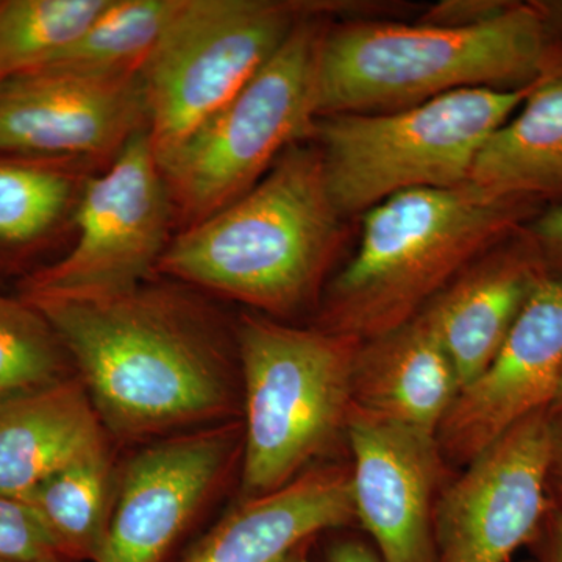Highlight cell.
I'll list each match as a JSON object with an SVG mask.
<instances>
[{"mask_svg": "<svg viewBox=\"0 0 562 562\" xmlns=\"http://www.w3.org/2000/svg\"><path fill=\"white\" fill-rule=\"evenodd\" d=\"M24 299L60 336L103 427L114 435L147 438L232 412L224 351L183 295L140 284L113 297Z\"/></svg>", "mask_w": 562, "mask_h": 562, "instance_id": "1", "label": "cell"}, {"mask_svg": "<svg viewBox=\"0 0 562 562\" xmlns=\"http://www.w3.org/2000/svg\"><path fill=\"white\" fill-rule=\"evenodd\" d=\"M341 217L319 150L295 144L246 194L172 239L157 271L288 316L316 297Z\"/></svg>", "mask_w": 562, "mask_h": 562, "instance_id": "2", "label": "cell"}, {"mask_svg": "<svg viewBox=\"0 0 562 562\" xmlns=\"http://www.w3.org/2000/svg\"><path fill=\"white\" fill-rule=\"evenodd\" d=\"M549 57L539 7L513 3L469 27L344 22L322 38L316 114L386 113L473 88L520 90L546 76Z\"/></svg>", "mask_w": 562, "mask_h": 562, "instance_id": "3", "label": "cell"}, {"mask_svg": "<svg viewBox=\"0 0 562 562\" xmlns=\"http://www.w3.org/2000/svg\"><path fill=\"white\" fill-rule=\"evenodd\" d=\"M528 206L472 183L392 195L366 211L360 246L325 290L317 327L361 342L401 327L501 244Z\"/></svg>", "mask_w": 562, "mask_h": 562, "instance_id": "4", "label": "cell"}, {"mask_svg": "<svg viewBox=\"0 0 562 562\" xmlns=\"http://www.w3.org/2000/svg\"><path fill=\"white\" fill-rule=\"evenodd\" d=\"M360 347V339L324 328L244 314V501L291 483L346 432Z\"/></svg>", "mask_w": 562, "mask_h": 562, "instance_id": "5", "label": "cell"}, {"mask_svg": "<svg viewBox=\"0 0 562 562\" xmlns=\"http://www.w3.org/2000/svg\"><path fill=\"white\" fill-rule=\"evenodd\" d=\"M535 85L454 91L386 113L317 117L312 138L339 213H366L401 192L469 183L483 144Z\"/></svg>", "mask_w": 562, "mask_h": 562, "instance_id": "6", "label": "cell"}, {"mask_svg": "<svg viewBox=\"0 0 562 562\" xmlns=\"http://www.w3.org/2000/svg\"><path fill=\"white\" fill-rule=\"evenodd\" d=\"M327 29L312 13L231 102L158 158L188 227L246 194L316 124L317 60Z\"/></svg>", "mask_w": 562, "mask_h": 562, "instance_id": "7", "label": "cell"}, {"mask_svg": "<svg viewBox=\"0 0 562 562\" xmlns=\"http://www.w3.org/2000/svg\"><path fill=\"white\" fill-rule=\"evenodd\" d=\"M312 11L277 0H179L138 70L157 158L231 102Z\"/></svg>", "mask_w": 562, "mask_h": 562, "instance_id": "8", "label": "cell"}, {"mask_svg": "<svg viewBox=\"0 0 562 562\" xmlns=\"http://www.w3.org/2000/svg\"><path fill=\"white\" fill-rule=\"evenodd\" d=\"M77 238L60 261L22 281V297H113L139 288L168 249L172 199L140 131L77 201Z\"/></svg>", "mask_w": 562, "mask_h": 562, "instance_id": "9", "label": "cell"}, {"mask_svg": "<svg viewBox=\"0 0 562 562\" xmlns=\"http://www.w3.org/2000/svg\"><path fill=\"white\" fill-rule=\"evenodd\" d=\"M552 409L531 414L443 486L435 513L436 562H509L531 546L552 508Z\"/></svg>", "mask_w": 562, "mask_h": 562, "instance_id": "10", "label": "cell"}, {"mask_svg": "<svg viewBox=\"0 0 562 562\" xmlns=\"http://www.w3.org/2000/svg\"><path fill=\"white\" fill-rule=\"evenodd\" d=\"M562 383V277L536 281L491 364L465 384L436 435L447 464L469 462L531 414L552 409Z\"/></svg>", "mask_w": 562, "mask_h": 562, "instance_id": "11", "label": "cell"}, {"mask_svg": "<svg viewBox=\"0 0 562 562\" xmlns=\"http://www.w3.org/2000/svg\"><path fill=\"white\" fill-rule=\"evenodd\" d=\"M346 436L355 520L382 562H436L435 513L447 462L438 442L351 408Z\"/></svg>", "mask_w": 562, "mask_h": 562, "instance_id": "12", "label": "cell"}, {"mask_svg": "<svg viewBox=\"0 0 562 562\" xmlns=\"http://www.w3.org/2000/svg\"><path fill=\"white\" fill-rule=\"evenodd\" d=\"M146 128L138 76L94 80L36 70L0 85V155L114 157Z\"/></svg>", "mask_w": 562, "mask_h": 562, "instance_id": "13", "label": "cell"}, {"mask_svg": "<svg viewBox=\"0 0 562 562\" xmlns=\"http://www.w3.org/2000/svg\"><path fill=\"white\" fill-rule=\"evenodd\" d=\"M235 425L176 436L136 454L122 475L98 562H162L235 460Z\"/></svg>", "mask_w": 562, "mask_h": 562, "instance_id": "14", "label": "cell"}, {"mask_svg": "<svg viewBox=\"0 0 562 562\" xmlns=\"http://www.w3.org/2000/svg\"><path fill=\"white\" fill-rule=\"evenodd\" d=\"M353 522L350 469L321 465L246 498L184 562H283L319 532Z\"/></svg>", "mask_w": 562, "mask_h": 562, "instance_id": "15", "label": "cell"}, {"mask_svg": "<svg viewBox=\"0 0 562 562\" xmlns=\"http://www.w3.org/2000/svg\"><path fill=\"white\" fill-rule=\"evenodd\" d=\"M542 266L532 246L491 249L422 310L453 362L461 390L501 350L536 281L543 276Z\"/></svg>", "mask_w": 562, "mask_h": 562, "instance_id": "16", "label": "cell"}, {"mask_svg": "<svg viewBox=\"0 0 562 562\" xmlns=\"http://www.w3.org/2000/svg\"><path fill=\"white\" fill-rule=\"evenodd\" d=\"M453 362L422 314L361 342L351 408L436 439L460 394Z\"/></svg>", "mask_w": 562, "mask_h": 562, "instance_id": "17", "label": "cell"}, {"mask_svg": "<svg viewBox=\"0 0 562 562\" xmlns=\"http://www.w3.org/2000/svg\"><path fill=\"white\" fill-rule=\"evenodd\" d=\"M103 449L105 427L79 376L0 403V494L24 498Z\"/></svg>", "mask_w": 562, "mask_h": 562, "instance_id": "18", "label": "cell"}, {"mask_svg": "<svg viewBox=\"0 0 562 562\" xmlns=\"http://www.w3.org/2000/svg\"><path fill=\"white\" fill-rule=\"evenodd\" d=\"M469 183L528 201L562 192V70L543 76L476 155Z\"/></svg>", "mask_w": 562, "mask_h": 562, "instance_id": "19", "label": "cell"}, {"mask_svg": "<svg viewBox=\"0 0 562 562\" xmlns=\"http://www.w3.org/2000/svg\"><path fill=\"white\" fill-rule=\"evenodd\" d=\"M116 494L109 450L103 449L54 473L24 501L38 514L63 561L98 562Z\"/></svg>", "mask_w": 562, "mask_h": 562, "instance_id": "20", "label": "cell"}, {"mask_svg": "<svg viewBox=\"0 0 562 562\" xmlns=\"http://www.w3.org/2000/svg\"><path fill=\"white\" fill-rule=\"evenodd\" d=\"M177 5L179 0H110L76 43L31 72L94 80L138 76Z\"/></svg>", "mask_w": 562, "mask_h": 562, "instance_id": "21", "label": "cell"}, {"mask_svg": "<svg viewBox=\"0 0 562 562\" xmlns=\"http://www.w3.org/2000/svg\"><path fill=\"white\" fill-rule=\"evenodd\" d=\"M110 0H0V85L57 57Z\"/></svg>", "mask_w": 562, "mask_h": 562, "instance_id": "22", "label": "cell"}, {"mask_svg": "<svg viewBox=\"0 0 562 562\" xmlns=\"http://www.w3.org/2000/svg\"><path fill=\"white\" fill-rule=\"evenodd\" d=\"M74 191L66 160L0 155V244L25 247L46 238L65 217Z\"/></svg>", "mask_w": 562, "mask_h": 562, "instance_id": "23", "label": "cell"}, {"mask_svg": "<svg viewBox=\"0 0 562 562\" xmlns=\"http://www.w3.org/2000/svg\"><path fill=\"white\" fill-rule=\"evenodd\" d=\"M60 336L24 297L0 294V403L70 379Z\"/></svg>", "mask_w": 562, "mask_h": 562, "instance_id": "24", "label": "cell"}, {"mask_svg": "<svg viewBox=\"0 0 562 562\" xmlns=\"http://www.w3.org/2000/svg\"><path fill=\"white\" fill-rule=\"evenodd\" d=\"M57 560L63 561L31 503L0 494V562Z\"/></svg>", "mask_w": 562, "mask_h": 562, "instance_id": "25", "label": "cell"}, {"mask_svg": "<svg viewBox=\"0 0 562 562\" xmlns=\"http://www.w3.org/2000/svg\"><path fill=\"white\" fill-rule=\"evenodd\" d=\"M512 5L498 0H446L431 7L419 22L438 27H469L495 20Z\"/></svg>", "mask_w": 562, "mask_h": 562, "instance_id": "26", "label": "cell"}, {"mask_svg": "<svg viewBox=\"0 0 562 562\" xmlns=\"http://www.w3.org/2000/svg\"><path fill=\"white\" fill-rule=\"evenodd\" d=\"M531 244L542 265L562 272V206L550 210L535 222Z\"/></svg>", "mask_w": 562, "mask_h": 562, "instance_id": "27", "label": "cell"}, {"mask_svg": "<svg viewBox=\"0 0 562 562\" xmlns=\"http://www.w3.org/2000/svg\"><path fill=\"white\" fill-rule=\"evenodd\" d=\"M531 547L539 562H562V505L552 503Z\"/></svg>", "mask_w": 562, "mask_h": 562, "instance_id": "28", "label": "cell"}, {"mask_svg": "<svg viewBox=\"0 0 562 562\" xmlns=\"http://www.w3.org/2000/svg\"><path fill=\"white\" fill-rule=\"evenodd\" d=\"M325 562H382L379 553L360 539H342L333 543Z\"/></svg>", "mask_w": 562, "mask_h": 562, "instance_id": "29", "label": "cell"}, {"mask_svg": "<svg viewBox=\"0 0 562 562\" xmlns=\"http://www.w3.org/2000/svg\"><path fill=\"white\" fill-rule=\"evenodd\" d=\"M550 427H552V471H550V483L557 484L558 490L562 492V408H552Z\"/></svg>", "mask_w": 562, "mask_h": 562, "instance_id": "30", "label": "cell"}, {"mask_svg": "<svg viewBox=\"0 0 562 562\" xmlns=\"http://www.w3.org/2000/svg\"><path fill=\"white\" fill-rule=\"evenodd\" d=\"M310 546H312V542H306L297 547L283 562H308Z\"/></svg>", "mask_w": 562, "mask_h": 562, "instance_id": "31", "label": "cell"}, {"mask_svg": "<svg viewBox=\"0 0 562 562\" xmlns=\"http://www.w3.org/2000/svg\"><path fill=\"white\" fill-rule=\"evenodd\" d=\"M541 9L543 11H547V13H550V11H552L554 18L562 22V2H553L550 3V7H541Z\"/></svg>", "mask_w": 562, "mask_h": 562, "instance_id": "32", "label": "cell"}, {"mask_svg": "<svg viewBox=\"0 0 562 562\" xmlns=\"http://www.w3.org/2000/svg\"><path fill=\"white\" fill-rule=\"evenodd\" d=\"M553 408H562V383H561L560 392H558L557 402H554Z\"/></svg>", "mask_w": 562, "mask_h": 562, "instance_id": "33", "label": "cell"}, {"mask_svg": "<svg viewBox=\"0 0 562 562\" xmlns=\"http://www.w3.org/2000/svg\"><path fill=\"white\" fill-rule=\"evenodd\" d=\"M38 562H63V561L57 560V561H38Z\"/></svg>", "mask_w": 562, "mask_h": 562, "instance_id": "34", "label": "cell"}]
</instances>
